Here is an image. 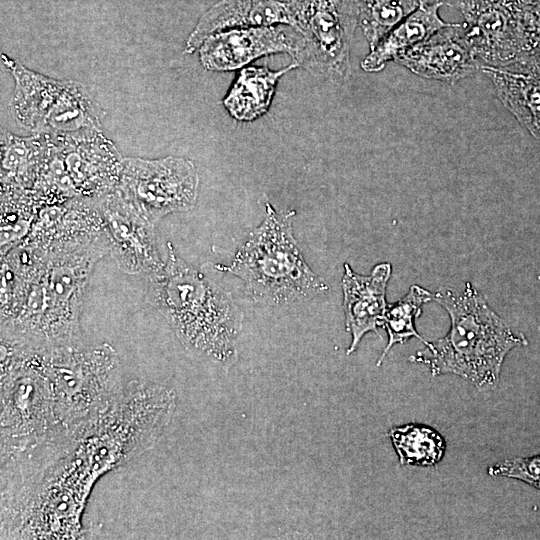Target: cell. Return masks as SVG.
Instances as JSON below:
<instances>
[{
	"instance_id": "277c9868",
	"label": "cell",
	"mask_w": 540,
	"mask_h": 540,
	"mask_svg": "<svg viewBox=\"0 0 540 540\" xmlns=\"http://www.w3.org/2000/svg\"><path fill=\"white\" fill-rule=\"evenodd\" d=\"M60 433L80 438L121 399L126 385L116 350L108 343L39 347Z\"/></svg>"
},
{
	"instance_id": "ba28073f",
	"label": "cell",
	"mask_w": 540,
	"mask_h": 540,
	"mask_svg": "<svg viewBox=\"0 0 540 540\" xmlns=\"http://www.w3.org/2000/svg\"><path fill=\"white\" fill-rule=\"evenodd\" d=\"M357 25V0H293L291 26L302 41L293 62L315 76L342 84L350 74Z\"/></svg>"
},
{
	"instance_id": "3957f363",
	"label": "cell",
	"mask_w": 540,
	"mask_h": 540,
	"mask_svg": "<svg viewBox=\"0 0 540 540\" xmlns=\"http://www.w3.org/2000/svg\"><path fill=\"white\" fill-rule=\"evenodd\" d=\"M433 300L449 314V332L426 349L410 356L411 362L428 366L433 377L454 374L477 387L498 383L506 355L528 345L523 334H514L469 282L460 293L438 291Z\"/></svg>"
},
{
	"instance_id": "603a6c76",
	"label": "cell",
	"mask_w": 540,
	"mask_h": 540,
	"mask_svg": "<svg viewBox=\"0 0 540 540\" xmlns=\"http://www.w3.org/2000/svg\"><path fill=\"white\" fill-rule=\"evenodd\" d=\"M388 435L401 465L434 466L445 455L444 437L427 425L409 423L394 426Z\"/></svg>"
},
{
	"instance_id": "7a4b0ae2",
	"label": "cell",
	"mask_w": 540,
	"mask_h": 540,
	"mask_svg": "<svg viewBox=\"0 0 540 540\" xmlns=\"http://www.w3.org/2000/svg\"><path fill=\"white\" fill-rule=\"evenodd\" d=\"M147 299L191 355L228 365L237 353L243 312L230 293L189 265L167 242V259L149 274Z\"/></svg>"
},
{
	"instance_id": "d4e9b609",
	"label": "cell",
	"mask_w": 540,
	"mask_h": 540,
	"mask_svg": "<svg viewBox=\"0 0 540 540\" xmlns=\"http://www.w3.org/2000/svg\"><path fill=\"white\" fill-rule=\"evenodd\" d=\"M421 0H357L358 25L372 50Z\"/></svg>"
},
{
	"instance_id": "9a60e30c",
	"label": "cell",
	"mask_w": 540,
	"mask_h": 540,
	"mask_svg": "<svg viewBox=\"0 0 540 540\" xmlns=\"http://www.w3.org/2000/svg\"><path fill=\"white\" fill-rule=\"evenodd\" d=\"M395 62L418 76L449 84L469 77L479 69L463 23H449L407 50Z\"/></svg>"
},
{
	"instance_id": "7c38bea8",
	"label": "cell",
	"mask_w": 540,
	"mask_h": 540,
	"mask_svg": "<svg viewBox=\"0 0 540 540\" xmlns=\"http://www.w3.org/2000/svg\"><path fill=\"white\" fill-rule=\"evenodd\" d=\"M110 240V255L127 274L153 273L164 262L159 256L155 224L126 201L116 188L97 198Z\"/></svg>"
},
{
	"instance_id": "cb8c5ba5",
	"label": "cell",
	"mask_w": 540,
	"mask_h": 540,
	"mask_svg": "<svg viewBox=\"0 0 540 540\" xmlns=\"http://www.w3.org/2000/svg\"><path fill=\"white\" fill-rule=\"evenodd\" d=\"M433 299L432 293L419 285H412L408 293L394 304L387 306L383 327L388 334V342L377 361L380 366L395 344H404L409 338L416 337L427 343L416 331L414 321L422 313V305Z\"/></svg>"
},
{
	"instance_id": "ac0fdd59",
	"label": "cell",
	"mask_w": 540,
	"mask_h": 540,
	"mask_svg": "<svg viewBox=\"0 0 540 540\" xmlns=\"http://www.w3.org/2000/svg\"><path fill=\"white\" fill-rule=\"evenodd\" d=\"M480 70L492 81L506 109L540 140V63Z\"/></svg>"
},
{
	"instance_id": "4316f807",
	"label": "cell",
	"mask_w": 540,
	"mask_h": 540,
	"mask_svg": "<svg viewBox=\"0 0 540 540\" xmlns=\"http://www.w3.org/2000/svg\"><path fill=\"white\" fill-rule=\"evenodd\" d=\"M436 2L459 10L462 15H472L498 0H435Z\"/></svg>"
},
{
	"instance_id": "2e32d148",
	"label": "cell",
	"mask_w": 540,
	"mask_h": 540,
	"mask_svg": "<svg viewBox=\"0 0 540 540\" xmlns=\"http://www.w3.org/2000/svg\"><path fill=\"white\" fill-rule=\"evenodd\" d=\"M391 275L390 263L376 265L368 276L357 274L349 264H344L341 281L345 327L352 341L346 353L355 351L368 332L378 335L387 310L386 288Z\"/></svg>"
},
{
	"instance_id": "5b68a950",
	"label": "cell",
	"mask_w": 540,
	"mask_h": 540,
	"mask_svg": "<svg viewBox=\"0 0 540 540\" xmlns=\"http://www.w3.org/2000/svg\"><path fill=\"white\" fill-rule=\"evenodd\" d=\"M263 222L240 244L230 265L218 271L240 278L248 295L267 305H284L328 290L327 283L306 263L294 237V210L278 212L265 205Z\"/></svg>"
},
{
	"instance_id": "6da1fadb",
	"label": "cell",
	"mask_w": 540,
	"mask_h": 540,
	"mask_svg": "<svg viewBox=\"0 0 540 540\" xmlns=\"http://www.w3.org/2000/svg\"><path fill=\"white\" fill-rule=\"evenodd\" d=\"M109 239L39 252L20 244L1 257V339L34 347L82 343L80 313Z\"/></svg>"
},
{
	"instance_id": "44dd1931",
	"label": "cell",
	"mask_w": 540,
	"mask_h": 540,
	"mask_svg": "<svg viewBox=\"0 0 540 540\" xmlns=\"http://www.w3.org/2000/svg\"><path fill=\"white\" fill-rule=\"evenodd\" d=\"M48 146L47 133L1 135V187L33 190Z\"/></svg>"
},
{
	"instance_id": "30bf717a",
	"label": "cell",
	"mask_w": 540,
	"mask_h": 540,
	"mask_svg": "<svg viewBox=\"0 0 540 540\" xmlns=\"http://www.w3.org/2000/svg\"><path fill=\"white\" fill-rule=\"evenodd\" d=\"M48 134L52 156L74 197L98 198L116 188L123 158L100 128Z\"/></svg>"
},
{
	"instance_id": "4fadbf2b",
	"label": "cell",
	"mask_w": 540,
	"mask_h": 540,
	"mask_svg": "<svg viewBox=\"0 0 540 540\" xmlns=\"http://www.w3.org/2000/svg\"><path fill=\"white\" fill-rule=\"evenodd\" d=\"M301 43L300 34L292 26L278 24L218 31L208 35L198 49L206 69L229 71L273 53H287L294 59Z\"/></svg>"
},
{
	"instance_id": "e0dca14e",
	"label": "cell",
	"mask_w": 540,
	"mask_h": 540,
	"mask_svg": "<svg viewBox=\"0 0 540 540\" xmlns=\"http://www.w3.org/2000/svg\"><path fill=\"white\" fill-rule=\"evenodd\" d=\"M293 0H220L199 20L190 34L185 52L198 49L210 34L231 28L278 24L291 26Z\"/></svg>"
},
{
	"instance_id": "52a82bcc",
	"label": "cell",
	"mask_w": 540,
	"mask_h": 540,
	"mask_svg": "<svg viewBox=\"0 0 540 540\" xmlns=\"http://www.w3.org/2000/svg\"><path fill=\"white\" fill-rule=\"evenodd\" d=\"M2 59L15 80L10 108L21 126L34 133L99 128L91 98L81 84L46 77L5 55Z\"/></svg>"
},
{
	"instance_id": "7402d4cb",
	"label": "cell",
	"mask_w": 540,
	"mask_h": 540,
	"mask_svg": "<svg viewBox=\"0 0 540 540\" xmlns=\"http://www.w3.org/2000/svg\"><path fill=\"white\" fill-rule=\"evenodd\" d=\"M1 257L18 246L29 234L39 210L44 206L33 190L1 188Z\"/></svg>"
},
{
	"instance_id": "5bb4252c",
	"label": "cell",
	"mask_w": 540,
	"mask_h": 540,
	"mask_svg": "<svg viewBox=\"0 0 540 540\" xmlns=\"http://www.w3.org/2000/svg\"><path fill=\"white\" fill-rule=\"evenodd\" d=\"M109 239L97 198L76 197L43 206L21 242L39 252Z\"/></svg>"
},
{
	"instance_id": "9c48e42d",
	"label": "cell",
	"mask_w": 540,
	"mask_h": 540,
	"mask_svg": "<svg viewBox=\"0 0 540 540\" xmlns=\"http://www.w3.org/2000/svg\"><path fill=\"white\" fill-rule=\"evenodd\" d=\"M198 185V172L190 160L174 156L123 158L116 190L156 225L168 214L191 210L197 201Z\"/></svg>"
},
{
	"instance_id": "484cf974",
	"label": "cell",
	"mask_w": 540,
	"mask_h": 540,
	"mask_svg": "<svg viewBox=\"0 0 540 540\" xmlns=\"http://www.w3.org/2000/svg\"><path fill=\"white\" fill-rule=\"evenodd\" d=\"M488 474L516 479L540 490V454L504 459L490 466Z\"/></svg>"
},
{
	"instance_id": "d6986e66",
	"label": "cell",
	"mask_w": 540,
	"mask_h": 540,
	"mask_svg": "<svg viewBox=\"0 0 540 540\" xmlns=\"http://www.w3.org/2000/svg\"><path fill=\"white\" fill-rule=\"evenodd\" d=\"M442 4L421 0L419 6L395 26L362 60L366 72L381 71L389 61H395L407 50L439 29L449 25L439 16Z\"/></svg>"
},
{
	"instance_id": "ffe728a7",
	"label": "cell",
	"mask_w": 540,
	"mask_h": 540,
	"mask_svg": "<svg viewBox=\"0 0 540 540\" xmlns=\"http://www.w3.org/2000/svg\"><path fill=\"white\" fill-rule=\"evenodd\" d=\"M296 67L297 63L292 62L279 71L256 66L242 68L223 99L225 108L239 121H253L261 117L271 105L278 80Z\"/></svg>"
},
{
	"instance_id": "8992f818",
	"label": "cell",
	"mask_w": 540,
	"mask_h": 540,
	"mask_svg": "<svg viewBox=\"0 0 540 540\" xmlns=\"http://www.w3.org/2000/svg\"><path fill=\"white\" fill-rule=\"evenodd\" d=\"M0 431L1 467L67 438L57 426L39 347L1 339Z\"/></svg>"
},
{
	"instance_id": "8fae6325",
	"label": "cell",
	"mask_w": 540,
	"mask_h": 540,
	"mask_svg": "<svg viewBox=\"0 0 540 540\" xmlns=\"http://www.w3.org/2000/svg\"><path fill=\"white\" fill-rule=\"evenodd\" d=\"M464 19L479 69L505 68L540 53L519 0H498Z\"/></svg>"
}]
</instances>
